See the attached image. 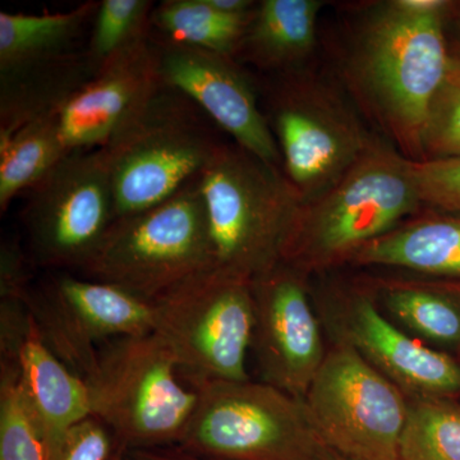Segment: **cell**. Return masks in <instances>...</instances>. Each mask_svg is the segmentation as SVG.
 Instances as JSON below:
<instances>
[{
  "mask_svg": "<svg viewBox=\"0 0 460 460\" xmlns=\"http://www.w3.org/2000/svg\"><path fill=\"white\" fill-rule=\"evenodd\" d=\"M450 0L365 3L348 21L339 74L356 107L411 162H422L429 102L450 62Z\"/></svg>",
  "mask_w": 460,
  "mask_h": 460,
  "instance_id": "cell-1",
  "label": "cell"
},
{
  "mask_svg": "<svg viewBox=\"0 0 460 460\" xmlns=\"http://www.w3.org/2000/svg\"><path fill=\"white\" fill-rule=\"evenodd\" d=\"M422 208L411 160L377 140L341 180L299 202L280 261L307 275L352 263L359 251Z\"/></svg>",
  "mask_w": 460,
  "mask_h": 460,
  "instance_id": "cell-2",
  "label": "cell"
},
{
  "mask_svg": "<svg viewBox=\"0 0 460 460\" xmlns=\"http://www.w3.org/2000/svg\"><path fill=\"white\" fill-rule=\"evenodd\" d=\"M211 269L253 280L280 261L299 204L283 171L237 144H220L199 177Z\"/></svg>",
  "mask_w": 460,
  "mask_h": 460,
  "instance_id": "cell-3",
  "label": "cell"
},
{
  "mask_svg": "<svg viewBox=\"0 0 460 460\" xmlns=\"http://www.w3.org/2000/svg\"><path fill=\"white\" fill-rule=\"evenodd\" d=\"M164 341L154 332L113 339L86 378L93 416L128 452L180 444L198 404Z\"/></svg>",
  "mask_w": 460,
  "mask_h": 460,
  "instance_id": "cell-4",
  "label": "cell"
},
{
  "mask_svg": "<svg viewBox=\"0 0 460 460\" xmlns=\"http://www.w3.org/2000/svg\"><path fill=\"white\" fill-rule=\"evenodd\" d=\"M208 269V222L196 178L163 204L114 220L80 270L154 302Z\"/></svg>",
  "mask_w": 460,
  "mask_h": 460,
  "instance_id": "cell-5",
  "label": "cell"
},
{
  "mask_svg": "<svg viewBox=\"0 0 460 460\" xmlns=\"http://www.w3.org/2000/svg\"><path fill=\"white\" fill-rule=\"evenodd\" d=\"M279 77L266 119L279 147L281 171L304 202L341 180L377 138L353 100L332 81L305 68Z\"/></svg>",
  "mask_w": 460,
  "mask_h": 460,
  "instance_id": "cell-6",
  "label": "cell"
},
{
  "mask_svg": "<svg viewBox=\"0 0 460 460\" xmlns=\"http://www.w3.org/2000/svg\"><path fill=\"white\" fill-rule=\"evenodd\" d=\"M198 404L181 452L208 460H316L325 447L304 399L265 383L192 384Z\"/></svg>",
  "mask_w": 460,
  "mask_h": 460,
  "instance_id": "cell-7",
  "label": "cell"
},
{
  "mask_svg": "<svg viewBox=\"0 0 460 460\" xmlns=\"http://www.w3.org/2000/svg\"><path fill=\"white\" fill-rule=\"evenodd\" d=\"M153 332L164 341L184 377L247 381L255 302L252 280L208 269L151 302Z\"/></svg>",
  "mask_w": 460,
  "mask_h": 460,
  "instance_id": "cell-8",
  "label": "cell"
},
{
  "mask_svg": "<svg viewBox=\"0 0 460 460\" xmlns=\"http://www.w3.org/2000/svg\"><path fill=\"white\" fill-rule=\"evenodd\" d=\"M193 102L163 87L107 151L115 220L163 204L199 177L220 142L190 108Z\"/></svg>",
  "mask_w": 460,
  "mask_h": 460,
  "instance_id": "cell-9",
  "label": "cell"
},
{
  "mask_svg": "<svg viewBox=\"0 0 460 460\" xmlns=\"http://www.w3.org/2000/svg\"><path fill=\"white\" fill-rule=\"evenodd\" d=\"M304 402L329 449L357 460H399L408 396L350 345L329 350Z\"/></svg>",
  "mask_w": 460,
  "mask_h": 460,
  "instance_id": "cell-10",
  "label": "cell"
},
{
  "mask_svg": "<svg viewBox=\"0 0 460 460\" xmlns=\"http://www.w3.org/2000/svg\"><path fill=\"white\" fill-rule=\"evenodd\" d=\"M114 220L104 147L69 154L30 190L25 226L33 259L40 265L83 268Z\"/></svg>",
  "mask_w": 460,
  "mask_h": 460,
  "instance_id": "cell-11",
  "label": "cell"
},
{
  "mask_svg": "<svg viewBox=\"0 0 460 460\" xmlns=\"http://www.w3.org/2000/svg\"><path fill=\"white\" fill-rule=\"evenodd\" d=\"M26 305L45 344L86 380L102 345L153 332L151 302L111 284L60 275L30 289Z\"/></svg>",
  "mask_w": 460,
  "mask_h": 460,
  "instance_id": "cell-12",
  "label": "cell"
},
{
  "mask_svg": "<svg viewBox=\"0 0 460 460\" xmlns=\"http://www.w3.org/2000/svg\"><path fill=\"white\" fill-rule=\"evenodd\" d=\"M328 310L339 341L354 348L408 398H445L460 392L458 363L393 323L365 278L330 288Z\"/></svg>",
  "mask_w": 460,
  "mask_h": 460,
  "instance_id": "cell-13",
  "label": "cell"
},
{
  "mask_svg": "<svg viewBox=\"0 0 460 460\" xmlns=\"http://www.w3.org/2000/svg\"><path fill=\"white\" fill-rule=\"evenodd\" d=\"M308 275L279 261L252 280V348L262 383L304 399L325 361Z\"/></svg>",
  "mask_w": 460,
  "mask_h": 460,
  "instance_id": "cell-14",
  "label": "cell"
},
{
  "mask_svg": "<svg viewBox=\"0 0 460 460\" xmlns=\"http://www.w3.org/2000/svg\"><path fill=\"white\" fill-rule=\"evenodd\" d=\"M163 84L202 109L234 144L281 169L279 147L235 58L190 45H157Z\"/></svg>",
  "mask_w": 460,
  "mask_h": 460,
  "instance_id": "cell-15",
  "label": "cell"
},
{
  "mask_svg": "<svg viewBox=\"0 0 460 460\" xmlns=\"http://www.w3.org/2000/svg\"><path fill=\"white\" fill-rule=\"evenodd\" d=\"M163 87L148 38L115 56L51 111L66 155L108 146Z\"/></svg>",
  "mask_w": 460,
  "mask_h": 460,
  "instance_id": "cell-16",
  "label": "cell"
},
{
  "mask_svg": "<svg viewBox=\"0 0 460 460\" xmlns=\"http://www.w3.org/2000/svg\"><path fill=\"white\" fill-rule=\"evenodd\" d=\"M352 263L460 280V215L422 208L359 251Z\"/></svg>",
  "mask_w": 460,
  "mask_h": 460,
  "instance_id": "cell-17",
  "label": "cell"
},
{
  "mask_svg": "<svg viewBox=\"0 0 460 460\" xmlns=\"http://www.w3.org/2000/svg\"><path fill=\"white\" fill-rule=\"evenodd\" d=\"M3 361L16 365L32 410L57 452L66 432L75 423L93 416L86 380L51 352L31 314L29 329L16 356Z\"/></svg>",
  "mask_w": 460,
  "mask_h": 460,
  "instance_id": "cell-18",
  "label": "cell"
},
{
  "mask_svg": "<svg viewBox=\"0 0 460 460\" xmlns=\"http://www.w3.org/2000/svg\"><path fill=\"white\" fill-rule=\"evenodd\" d=\"M323 0L257 2L237 56L278 75L305 68L317 44Z\"/></svg>",
  "mask_w": 460,
  "mask_h": 460,
  "instance_id": "cell-19",
  "label": "cell"
},
{
  "mask_svg": "<svg viewBox=\"0 0 460 460\" xmlns=\"http://www.w3.org/2000/svg\"><path fill=\"white\" fill-rule=\"evenodd\" d=\"M378 307L423 343L460 344V287L428 278H368Z\"/></svg>",
  "mask_w": 460,
  "mask_h": 460,
  "instance_id": "cell-20",
  "label": "cell"
},
{
  "mask_svg": "<svg viewBox=\"0 0 460 460\" xmlns=\"http://www.w3.org/2000/svg\"><path fill=\"white\" fill-rule=\"evenodd\" d=\"M98 3H84L74 11L54 14L0 12V74L2 77L62 59L80 36Z\"/></svg>",
  "mask_w": 460,
  "mask_h": 460,
  "instance_id": "cell-21",
  "label": "cell"
},
{
  "mask_svg": "<svg viewBox=\"0 0 460 460\" xmlns=\"http://www.w3.org/2000/svg\"><path fill=\"white\" fill-rule=\"evenodd\" d=\"M66 156L53 114L23 124L17 131L0 135V210L31 190Z\"/></svg>",
  "mask_w": 460,
  "mask_h": 460,
  "instance_id": "cell-22",
  "label": "cell"
},
{
  "mask_svg": "<svg viewBox=\"0 0 460 460\" xmlns=\"http://www.w3.org/2000/svg\"><path fill=\"white\" fill-rule=\"evenodd\" d=\"M252 12L237 16L217 11L208 0H165L154 8L151 25L169 41L235 58Z\"/></svg>",
  "mask_w": 460,
  "mask_h": 460,
  "instance_id": "cell-23",
  "label": "cell"
},
{
  "mask_svg": "<svg viewBox=\"0 0 460 460\" xmlns=\"http://www.w3.org/2000/svg\"><path fill=\"white\" fill-rule=\"evenodd\" d=\"M56 447L27 398L16 365L2 361L0 460H53Z\"/></svg>",
  "mask_w": 460,
  "mask_h": 460,
  "instance_id": "cell-24",
  "label": "cell"
},
{
  "mask_svg": "<svg viewBox=\"0 0 460 460\" xmlns=\"http://www.w3.org/2000/svg\"><path fill=\"white\" fill-rule=\"evenodd\" d=\"M399 460H460V408L444 398H408Z\"/></svg>",
  "mask_w": 460,
  "mask_h": 460,
  "instance_id": "cell-25",
  "label": "cell"
},
{
  "mask_svg": "<svg viewBox=\"0 0 460 460\" xmlns=\"http://www.w3.org/2000/svg\"><path fill=\"white\" fill-rule=\"evenodd\" d=\"M153 2L104 0L99 3L86 60L93 75L115 56L148 38Z\"/></svg>",
  "mask_w": 460,
  "mask_h": 460,
  "instance_id": "cell-26",
  "label": "cell"
},
{
  "mask_svg": "<svg viewBox=\"0 0 460 460\" xmlns=\"http://www.w3.org/2000/svg\"><path fill=\"white\" fill-rule=\"evenodd\" d=\"M423 160L460 156V59L449 66L431 102L422 132Z\"/></svg>",
  "mask_w": 460,
  "mask_h": 460,
  "instance_id": "cell-27",
  "label": "cell"
},
{
  "mask_svg": "<svg viewBox=\"0 0 460 460\" xmlns=\"http://www.w3.org/2000/svg\"><path fill=\"white\" fill-rule=\"evenodd\" d=\"M411 169L423 208L460 215V156L411 160Z\"/></svg>",
  "mask_w": 460,
  "mask_h": 460,
  "instance_id": "cell-28",
  "label": "cell"
},
{
  "mask_svg": "<svg viewBox=\"0 0 460 460\" xmlns=\"http://www.w3.org/2000/svg\"><path fill=\"white\" fill-rule=\"evenodd\" d=\"M122 447L105 423L90 416L66 432L53 460H113Z\"/></svg>",
  "mask_w": 460,
  "mask_h": 460,
  "instance_id": "cell-29",
  "label": "cell"
},
{
  "mask_svg": "<svg viewBox=\"0 0 460 460\" xmlns=\"http://www.w3.org/2000/svg\"><path fill=\"white\" fill-rule=\"evenodd\" d=\"M31 289L25 255L16 243H3L0 252V298H26Z\"/></svg>",
  "mask_w": 460,
  "mask_h": 460,
  "instance_id": "cell-30",
  "label": "cell"
},
{
  "mask_svg": "<svg viewBox=\"0 0 460 460\" xmlns=\"http://www.w3.org/2000/svg\"><path fill=\"white\" fill-rule=\"evenodd\" d=\"M445 32L450 57L460 59V2H450L445 16Z\"/></svg>",
  "mask_w": 460,
  "mask_h": 460,
  "instance_id": "cell-31",
  "label": "cell"
},
{
  "mask_svg": "<svg viewBox=\"0 0 460 460\" xmlns=\"http://www.w3.org/2000/svg\"><path fill=\"white\" fill-rule=\"evenodd\" d=\"M127 460H208L192 454L178 452L169 453L157 449L131 450L127 453Z\"/></svg>",
  "mask_w": 460,
  "mask_h": 460,
  "instance_id": "cell-32",
  "label": "cell"
},
{
  "mask_svg": "<svg viewBox=\"0 0 460 460\" xmlns=\"http://www.w3.org/2000/svg\"><path fill=\"white\" fill-rule=\"evenodd\" d=\"M316 460H357L352 458H348V456H341L334 450L329 449L328 447H323V450H321L319 456H317Z\"/></svg>",
  "mask_w": 460,
  "mask_h": 460,
  "instance_id": "cell-33",
  "label": "cell"
},
{
  "mask_svg": "<svg viewBox=\"0 0 460 460\" xmlns=\"http://www.w3.org/2000/svg\"><path fill=\"white\" fill-rule=\"evenodd\" d=\"M127 453H128V450L122 447V449L117 453V456H114L113 460H127Z\"/></svg>",
  "mask_w": 460,
  "mask_h": 460,
  "instance_id": "cell-34",
  "label": "cell"
}]
</instances>
